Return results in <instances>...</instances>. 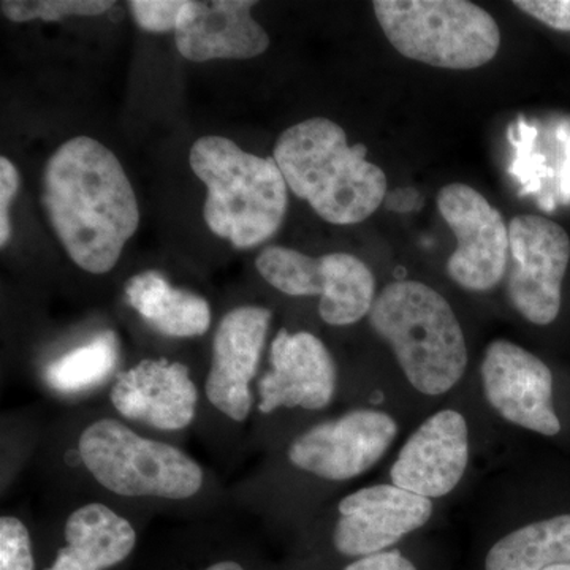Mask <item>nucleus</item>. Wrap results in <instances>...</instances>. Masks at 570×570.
Segmentation results:
<instances>
[{
    "label": "nucleus",
    "mask_w": 570,
    "mask_h": 570,
    "mask_svg": "<svg viewBox=\"0 0 570 570\" xmlns=\"http://www.w3.org/2000/svg\"><path fill=\"white\" fill-rule=\"evenodd\" d=\"M110 403L130 422L160 431H181L197 414L198 389L183 363L146 358L116 376Z\"/></svg>",
    "instance_id": "obj_16"
},
{
    "label": "nucleus",
    "mask_w": 570,
    "mask_h": 570,
    "mask_svg": "<svg viewBox=\"0 0 570 570\" xmlns=\"http://www.w3.org/2000/svg\"><path fill=\"white\" fill-rule=\"evenodd\" d=\"M124 294L142 321L160 335L204 336L212 326V306L204 296L174 287L159 272H142L130 277Z\"/></svg>",
    "instance_id": "obj_19"
},
{
    "label": "nucleus",
    "mask_w": 570,
    "mask_h": 570,
    "mask_svg": "<svg viewBox=\"0 0 570 570\" xmlns=\"http://www.w3.org/2000/svg\"><path fill=\"white\" fill-rule=\"evenodd\" d=\"M18 189H20V175L17 167L10 163V159L2 157L0 159V246L2 247H6L10 239V205Z\"/></svg>",
    "instance_id": "obj_26"
},
{
    "label": "nucleus",
    "mask_w": 570,
    "mask_h": 570,
    "mask_svg": "<svg viewBox=\"0 0 570 570\" xmlns=\"http://www.w3.org/2000/svg\"><path fill=\"white\" fill-rule=\"evenodd\" d=\"M469 461V430L460 412L444 409L411 434L390 469L392 483L434 499L459 487Z\"/></svg>",
    "instance_id": "obj_15"
},
{
    "label": "nucleus",
    "mask_w": 570,
    "mask_h": 570,
    "mask_svg": "<svg viewBox=\"0 0 570 570\" xmlns=\"http://www.w3.org/2000/svg\"><path fill=\"white\" fill-rule=\"evenodd\" d=\"M396 434L395 419L374 409H358L303 431L288 445L287 456L299 471L346 482L379 463Z\"/></svg>",
    "instance_id": "obj_10"
},
{
    "label": "nucleus",
    "mask_w": 570,
    "mask_h": 570,
    "mask_svg": "<svg viewBox=\"0 0 570 570\" xmlns=\"http://www.w3.org/2000/svg\"><path fill=\"white\" fill-rule=\"evenodd\" d=\"M438 208L456 236L449 276L469 292H489L508 273L509 227L502 214L474 187L452 183L438 194Z\"/></svg>",
    "instance_id": "obj_9"
},
{
    "label": "nucleus",
    "mask_w": 570,
    "mask_h": 570,
    "mask_svg": "<svg viewBox=\"0 0 570 570\" xmlns=\"http://www.w3.org/2000/svg\"><path fill=\"white\" fill-rule=\"evenodd\" d=\"M66 546L47 570H108L121 564L137 546V531L102 502L80 505L67 517Z\"/></svg>",
    "instance_id": "obj_18"
},
{
    "label": "nucleus",
    "mask_w": 570,
    "mask_h": 570,
    "mask_svg": "<svg viewBox=\"0 0 570 570\" xmlns=\"http://www.w3.org/2000/svg\"><path fill=\"white\" fill-rule=\"evenodd\" d=\"M190 167L205 184V220L209 230L238 249L268 242L287 213L283 171L273 157L243 151L217 135L198 138L190 149Z\"/></svg>",
    "instance_id": "obj_3"
},
{
    "label": "nucleus",
    "mask_w": 570,
    "mask_h": 570,
    "mask_svg": "<svg viewBox=\"0 0 570 570\" xmlns=\"http://www.w3.org/2000/svg\"><path fill=\"white\" fill-rule=\"evenodd\" d=\"M570 564V513L535 521L491 547L485 570H543Z\"/></svg>",
    "instance_id": "obj_20"
},
{
    "label": "nucleus",
    "mask_w": 570,
    "mask_h": 570,
    "mask_svg": "<svg viewBox=\"0 0 570 570\" xmlns=\"http://www.w3.org/2000/svg\"><path fill=\"white\" fill-rule=\"evenodd\" d=\"M0 570H36L31 534L18 517L0 519Z\"/></svg>",
    "instance_id": "obj_23"
},
{
    "label": "nucleus",
    "mask_w": 570,
    "mask_h": 570,
    "mask_svg": "<svg viewBox=\"0 0 570 570\" xmlns=\"http://www.w3.org/2000/svg\"><path fill=\"white\" fill-rule=\"evenodd\" d=\"M118 347L115 333H100L89 343L55 360L45 371V379L51 389L67 395L96 387L115 370L119 356Z\"/></svg>",
    "instance_id": "obj_21"
},
{
    "label": "nucleus",
    "mask_w": 570,
    "mask_h": 570,
    "mask_svg": "<svg viewBox=\"0 0 570 570\" xmlns=\"http://www.w3.org/2000/svg\"><path fill=\"white\" fill-rule=\"evenodd\" d=\"M272 317V311L266 307H235L225 314L214 333L205 395L208 403L232 422H246L253 411V381Z\"/></svg>",
    "instance_id": "obj_11"
},
{
    "label": "nucleus",
    "mask_w": 570,
    "mask_h": 570,
    "mask_svg": "<svg viewBox=\"0 0 570 570\" xmlns=\"http://www.w3.org/2000/svg\"><path fill=\"white\" fill-rule=\"evenodd\" d=\"M423 198L414 187H397L390 190L385 197L384 205L389 212L393 213H412L422 208Z\"/></svg>",
    "instance_id": "obj_28"
},
{
    "label": "nucleus",
    "mask_w": 570,
    "mask_h": 570,
    "mask_svg": "<svg viewBox=\"0 0 570 570\" xmlns=\"http://www.w3.org/2000/svg\"><path fill=\"white\" fill-rule=\"evenodd\" d=\"M365 145H348L332 119H306L277 138L273 159L288 189L307 202L325 223H363L384 205L387 176L366 159Z\"/></svg>",
    "instance_id": "obj_2"
},
{
    "label": "nucleus",
    "mask_w": 570,
    "mask_h": 570,
    "mask_svg": "<svg viewBox=\"0 0 570 570\" xmlns=\"http://www.w3.org/2000/svg\"><path fill=\"white\" fill-rule=\"evenodd\" d=\"M337 513L335 549L344 557L363 558L387 551L425 527L433 515V502L392 483L347 494L337 504Z\"/></svg>",
    "instance_id": "obj_13"
},
{
    "label": "nucleus",
    "mask_w": 570,
    "mask_h": 570,
    "mask_svg": "<svg viewBox=\"0 0 570 570\" xmlns=\"http://www.w3.org/2000/svg\"><path fill=\"white\" fill-rule=\"evenodd\" d=\"M543 570H570V564L551 566V568H547V569H543Z\"/></svg>",
    "instance_id": "obj_30"
},
{
    "label": "nucleus",
    "mask_w": 570,
    "mask_h": 570,
    "mask_svg": "<svg viewBox=\"0 0 570 570\" xmlns=\"http://www.w3.org/2000/svg\"><path fill=\"white\" fill-rule=\"evenodd\" d=\"M250 0H186L176 47L190 62L253 59L269 47L265 29L254 20Z\"/></svg>",
    "instance_id": "obj_17"
},
{
    "label": "nucleus",
    "mask_w": 570,
    "mask_h": 570,
    "mask_svg": "<svg viewBox=\"0 0 570 570\" xmlns=\"http://www.w3.org/2000/svg\"><path fill=\"white\" fill-rule=\"evenodd\" d=\"M41 205L70 261L92 275L115 268L140 224L121 163L91 137L71 138L52 154L41 178Z\"/></svg>",
    "instance_id": "obj_1"
},
{
    "label": "nucleus",
    "mask_w": 570,
    "mask_h": 570,
    "mask_svg": "<svg viewBox=\"0 0 570 570\" xmlns=\"http://www.w3.org/2000/svg\"><path fill=\"white\" fill-rule=\"evenodd\" d=\"M82 468L116 497L186 501L200 493L205 472L187 453L141 436L121 420H94L77 442Z\"/></svg>",
    "instance_id": "obj_5"
},
{
    "label": "nucleus",
    "mask_w": 570,
    "mask_h": 570,
    "mask_svg": "<svg viewBox=\"0 0 570 570\" xmlns=\"http://www.w3.org/2000/svg\"><path fill=\"white\" fill-rule=\"evenodd\" d=\"M373 9L390 43L411 61L472 70L501 47L498 22L468 0H376Z\"/></svg>",
    "instance_id": "obj_6"
},
{
    "label": "nucleus",
    "mask_w": 570,
    "mask_h": 570,
    "mask_svg": "<svg viewBox=\"0 0 570 570\" xmlns=\"http://www.w3.org/2000/svg\"><path fill=\"white\" fill-rule=\"evenodd\" d=\"M266 283L288 296H321L325 324L354 325L370 314L376 279L365 262L351 254L309 257L291 247L268 246L255 261Z\"/></svg>",
    "instance_id": "obj_7"
},
{
    "label": "nucleus",
    "mask_w": 570,
    "mask_h": 570,
    "mask_svg": "<svg viewBox=\"0 0 570 570\" xmlns=\"http://www.w3.org/2000/svg\"><path fill=\"white\" fill-rule=\"evenodd\" d=\"M337 387L335 360L313 333L281 328L269 347V370L258 381V411L281 407L321 411Z\"/></svg>",
    "instance_id": "obj_14"
},
{
    "label": "nucleus",
    "mask_w": 570,
    "mask_h": 570,
    "mask_svg": "<svg viewBox=\"0 0 570 570\" xmlns=\"http://www.w3.org/2000/svg\"><path fill=\"white\" fill-rule=\"evenodd\" d=\"M483 393L502 419L543 436H557L561 422L553 406V374L527 348L508 340L487 347Z\"/></svg>",
    "instance_id": "obj_12"
},
{
    "label": "nucleus",
    "mask_w": 570,
    "mask_h": 570,
    "mask_svg": "<svg viewBox=\"0 0 570 570\" xmlns=\"http://www.w3.org/2000/svg\"><path fill=\"white\" fill-rule=\"evenodd\" d=\"M134 20L145 31H176L186 2L184 0H134L129 2Z\"/></svg>",
    "instance_id": "obj_24"
},
{
    "label": "nucleus",
    "mask_w": 570,
    "mask_h": 570,
    "mask_svg": "<svg viewBox=\"0 0 570 570\" xmlns=\"http://www.w3.org/2000/svg\"><path fill=\"white\" fill-rule=\"evenodd\" d=\"M344 570H419L414 562L409 561L400 551H382L351 562Z\"/></svg>",
    "instance_id": "obj_27"
},
{
    "label": "nucleus",
    "mask_w": 570,
    "mask_h": 570,
    "mask_svg": "<svg viewBox=\"0 0 570 570\" xmlns=\"http://www.w3.org/2000/svg\"><path fill=\"white\" fill-rule=\"evenodd\" d=\"M204 570H245L242 564L235 561H220L216 564L208 566Z\"/></svg>",
    "instance_id": "obj_29"
},
{
    "label": "nucleus",
    "mask_w": 570,
    "mask_h": 570,
    "mask_svg": "<svg viewBox=\"0 0 570 570\" xmlns=\"http://www.w3.org/2000/svg\"><path fill=\"white\" fill-rule=\"evenodd\" d=\"M108 0H3L2 13L13 22L61 21L66 17H99L111 9Z\"/></svg>",
    "instance_id": "obj_22"
},
{
    "label": "nucleus",
    "mask_w": 570,
    "mask_h": 570,
    "mask_svg": "<svg viewBox=\"0 0 570 570\" xmlns=\"http://www.w3.org/2000/svg\"><path fill=\"white\" fill-rule=\"evenodd\" d=\"M510 303L528 322L550 325L561 309L562 281L570 261V238L560 224L524 214L509 224Z\"/></svg>",
    "instance_id": "obj_8"
},
{
    "label": "nucleus",
    "mask_w": 570,
    "mask_h": 570,
    "mask_svg": "<svg viewBox=\"0 0 570 570\" xmlns=\"http://www.w3.org/2000/svg\"><path fill=\"white\" fill-rule=\"evenodd\" d=\"M515 7L554 31L570 32V0H517Z\"/></svg>",
    "instance_id": "obj_25"
},
{
    "label": "nucleus",
    "mask_w": 570,
    "mask_h": 570,
    "mask_svg": "<svg viewBox=\"0 0 570 570\" xmlns=\"http://www.w3.org/2000/svg\"><path fill=\"white\" fill-rule=\"evenodd\" d=\"M367 316L395 352L412 387L423 395H444L464 376L469 358L463 328L448 299L430 285L389 284Z\"/></svg>",
    "instance_id": "obj_4"
}]
</instances>
